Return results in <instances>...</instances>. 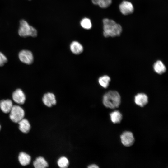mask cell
<instances>
[{
    "instance_id": "obj_1",
    "label": "cell",
    "mask_w": 168,
    "mask_h": 168,
    "mask_svg": "<svg viewBox=\"0 0 168 168\" xmlns=\"http://www.w3.org/2000/svg\"><path fill=\"white\" fill-rule=\"evenodd\" d=\"M103 34L104 36L114 37L119 36L122 32V28L119 24L112 19L105 18L103 20Z\"/></svg>"
},
{
    "instance_id": "obj_2",
    "label": "cell",
    "mask_w": 168,
    "mask_h": 168,
    "mask_svg": "<svg viewBox=\"0 0 168 168\" xmlns=\"http://www.w3.org/2000/svg\"><path fill=\"white\" fill-rule=\"evenodd\" d=\"M121 102L120 94L115 91H110L103 96V103L106 107L114 109L119 107Z\"/></svg>"
},
{
    "instance_id": "obj_3",
    "label": "cell",
    "mask_w": 168,
    "mask_h": 168,
    "mask_svg": "<svg viewBox=\"0 0 168 168\" xmlns=\"http://www.w3.org/2000/svg\"><path fill=\"white\" fill-rule=\"evenodd\" d=\"M17 31L19 35L23 38L35 37L38 34L36 29L24 19L20 21Z\"/></svg>"
},
{
    "instance_id": "obj_4",
    "label": "cell",
    "mask_w": 168,
    "mask_h": 168,
    "mask_svg": "<svg viewBox=\"0 0 168 168\" xmlns=\"http://www.w3.org/2000/svg\"><path fill=\"white\" fill-rule=\"evenodd\" d=\"M9 113L10 119L15 123H18L24 118L25 115L24 110L19 105H13Z\"/></svg>"
},
{
    "instance_id": "obj_5",
    "label": "cell",
    "mask_w": 168,
    "mask_h": 168,
    "mask_svg": "<svg viewBox=\"0 0 168 168\" xmlns=\"http://www.w3.org/2000/svg\"><path fill=\"white\" fill-rule=\"evenodd\" d=\"M121 142L122 144L126 147L132 146L135 141L133 133L129 131L124 132L120 136Z\"/></svg>"
},
{
    "instance_id": "obj_6",
    "label": "cell",
    "mask_w": 168,
    "mask_h": 168,
    "mask_svg": "<svg viewBox=\"0 0 168 168\" xmlns=\"http://www.w3.org/2000/svg\"><path fill=\"white\" fill-rule=\"evenodd\" d=\"M119 9L121 13L124 15H128L132 14L134 11L133 5L130 2L123 1L119 5Z\"/></svg>"
},
{
    "instance_id": "obj_7",
    "label": "cell",
    "mask_w": 168,
    "mask_h": 168,
    "mask_svg": "<svg viewBox=\"0 0 168 168\" xmlns=\"http://www.w3.org/2000/svg\"><path fill=\"white\" fill-rule=\"evenodd\" d=\"M19 58L20 60L25 63L30 64L33 61V56L32 53L30 51L23 50L19 54Z\"/></svg>"
},
{
    "instance_id": "obj_8",
    "label": "cell",
    "mask_w": 168,
    "mask_h": 168,
    "mask_svg": "<svg viewBox=\"0 0 168 168\" xmlns=\"http://www.w3.org/2000/svg\"><path fill=\"white\" fill-rule=\"evenodd\" d=\"M13 100L16 103L20 105L24 104L26 100V96L22 91L18 89L16 90L12 95Z\"/></svg>"
},
{
    "instance_id": "obj_9",
    "label": "cell",
    "mask_w": 168,
    "mask_h": 168,
    "mask_svg": "<svg viewBox=\"0 0 168 168\" xmlns=\"http://www.w3.org/2000/svg\"><path fill=\"white\" fill-rule=\"evenodd\" d=\"M42 100L44 104L48 107H52L56 105V103L55 95L51 92L45 94L43 96Z\"/></svg>"
},
{
    "instance_id": "obj_10",
    "label": "cell",
    "mask_w": 168,
    "mask_h": 168,
    "mask_svg": "<svg viewBox=\"0 0 168 168\" xmlns=\"http://www.w3.org/2000/svg\"><path fill=\"white\" fill-rule=\"evenodd\" d=\"M134 102L138 106L143 107L148 104V98L146 94L143 93H139L135 96Z\"/></svg>"
},
{
    "instance_id": "obj_11",
    "label": "cell",
    "mask_w": 168,
    "mask_h": 168,
    "mask_svg": "<svg viewBox=\"0 0 168 168\" xmlns=\"http://www.w3.org/2000/svg\"><path fill=\"white\" fill-rule=\"evenodd\" d=\"M12 101L10 99L2 100L0 101V108L4 113H9L13 107Z\"/></svg>"
},
{
    "instance_id": "obj_12",
    "label": "cell",
    "mask_w": 168,
    "mask_h": 168,
    "mask_svg": "<svg viewBox=\"0 0 168 168\" xmlns=\"http://www.w3.org/2000/svg\"><path fill=\"white\" fill-rule=\"evenodd\" d=\"M70 49L72 53L76 55L81 54L83 50L82 45L77 41H73L71 43Z\"/></svg>"
},
{
    "instance_id": "obj_13",
    "label": "cell",
    "mask_w": 168,
    "mask_h": 168,
    "mask_svg": "<svg viewBox=\"0 0 168 168\" xmlns=\"http://www.w3.org/2000/svg\"><path fill=\"white\" fill-rule=\"evenodd\" d=\"M18 123L19 129L21 132L24 133H27L29 132L30 129V125L27 119L23 118Z\"/></svg>"
},
{
    "instance_id": "obj_14",
    "label": "cell",
    "mask_w": 168,
    "mask_h": 168,
    "mask_svg": "<svg viewBox=\"0 0 168 168\" xmlns=\"http://www.w3.org/2000/svg\"><path fill=\"white\" fill-rule=\"evenodd\" d=\"M110 116L111 122L114 124L120 123L123 119V115L119 110H115L110 113Z\"/></svg>"
},
{
    "instance_id": "obj_15",
    "label": "cell",
    "mask_w": 168,
    "mask_h": 168,
    "mask_svg": "<svg viewBox=\"0 0 168 168\" xmlns=\"http://www.w3.org/2000/svg\"><path fill=\"white\" fill-rule=\"evenodd\" d=\"M18 160L20 164L22 166H25L30 163L31 158L28 154L22 152H20L19 154Z\"/></svg>"
},
{
    "instance_id": "obj_16",
    "label": "cell",
    "mask_w": 168,
    "mask_h": 168,
    "mask_svg": "<svg viewBox=\"0 0 168 168\" xmlns=\"http://www.w3.org/2000/svg\"><path fill=\"white\" fill-rule=\"evenodd\" d=\"M33 164L35 168H44L48 166L47 161L41 156L37 157L33 161Z\"/></svg>"
},
{
    "instance_id": "obj_17",
    "label": "cell",
    "mask_w": 168,
    "mask_h": 168,
    "mask_svg": "<svg viewBox=\"0 0 168 168\" xmlns=\"http://www.w3.org/2000/svg\"><path fill=\"white\" fill-rule=\"evenodd\" d=\"M153 69L156 73L159 74L164 73L166 71L165 66L160 60H158L154 63Z\"/></svg>"
},
{
    "instance_id": "obj_18",
    "label": "cell",
    "mask_w": 168,
    "mask_h": 168,
    "mask_svg": "<svg viewBox=\"0 0 168 168\" xmlns=\"http://www.w3.org/2000/svg\"><path fill=\"white\" fill-rule=\"evenodd\" d=\"M92 3L100 7L105 8L109 7L112 3V0H92Z\"/></svg>"
},
{
    "instance_id": "obj_19",
    "label": "cell",
    "mask_w": 168,
    "mask_h": 168,
    "mask_svg": "<svg viewBox=\"0 0 168 168\" xmlns=\"http://www.w3.org/2000/svg\"><path fill=\"white\" fill-rule=\"evenodd\" d=\"M110 81V77L108 76L105 75L99 78L98 82L102 87L106 88L109 86Z\"/></svg>"
},
{
    "instance_id": "obj_20",
    "label": "cell",
    "mask_w": 168,
    "mask_h": 168,
    "mask_svg": "<svg viewBox=\"0 0 168 168\" xmlns=\"http://www.w3.org/2000/svg\"><path fill=\"white\" fill-rule=\"evenodd\" d=\"M57 164L58 166L60 168H67L68 166L69 161L67 157L65 156H62L58 160Z\"/></svg>"
},
{
    "instance_id": "obj_21",
    "label": "cell",
    "mask_w": 168,
    "mask_h": 168,
    "mask_svg": "<svg viewBox=\"0 0 168 168\" xmlns=\"http://www.w3.org/2000/svg\"><path fill=\"white\" fill-rule=\"evenodd\" d=\"M81 26L84 29H89L92 27V24L90 19L85 18L82 20L80 22Z\"/></svg>"
},
{
    "instance_id": "obj_22",
    "label": "cell",
    "mask_w": 168,
    "mask_h": 168,
    "mask_svg": "<svg viewBox=\"0 0 168 168\" xmlns=\"http://www.w3.org/2000/svg\"><path fill=\"white\" fill-rule=\"evenodd\" d=\"M7 61L6 57L0 52V66H2Z\"/></svg>"
},
{
    "instance_id": "obj_23",
    "label": "cell",
    "mask_w": 168,
    "mask_h": 168,
    "mask_svg": "<svg viewBox=\"0 0 168 168\" xmlns=\"http://www.w3.org/2000/svg\"><path fill=\"white\" fill-rule=\"evenodd\" d=\"M87 167L88 168H98L99 166L96 165L95 164H92L88 165Z\"/></svg>"
},
{
    "instance_id": "obj_24",
    "label": "cell",
    "mask_w": 168,
    "mask_h": 168,
    "mask_svg": "<svg viewBox=\"0 0 168 168\" xmlns=\"http://www.w3.org/2000/svg\"><path fill=\"white\" fill-rule=\"evenodd\" d=\"M1 125H0V130H1Z\"/></svg>"
},
{
    "instance_id": "obj_25",
    "label": "cell",
    "mask_w": 168,
    "mask_h": 168,
    "mask_svg": "<svg viewBox=\"0 0 168 168\" xmlns=\"http://www.w3.org/2000/svg\"></svg>"
}]
</instances>
